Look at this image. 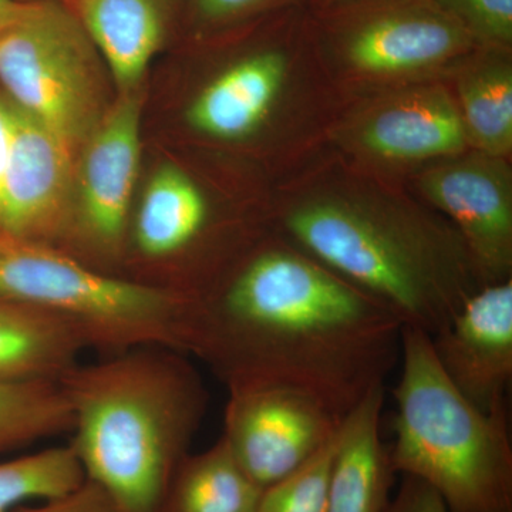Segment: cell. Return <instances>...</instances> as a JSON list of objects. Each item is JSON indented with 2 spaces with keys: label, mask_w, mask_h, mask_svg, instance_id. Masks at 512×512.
<instances>
[{
  "label": "cell",
  "mask_w": 512,
  "mask_h": 512,
  "mask_svg": "<svg viewBox=\"0 0 512 512\" xmlns=\"http://www.w3.org/2000/svg\"><path fill=\"white\" fill-rule=\"evenodd\" d=\"M10 512H123L103 488L86 480L73 493L56 500L43 501L37 507H20Z\"/></svg>",
  "instance_id": "26"
},
{
  "label": "cell",
  "mask_w": 512,
  "mask_h": 512,
  "mask_svg": "<svg viewBox=\"0 0 512 512\" xmlns=\"http://www.w3.org/2000/svg\"><path fill=\"white\" fill-rule=\"evenodd\" d=\"M59 383L86 480L123 512L163 511L207 413V387L190 356L138 346L79 362Z\"/></svg>",
  "instance_id": "2"
},
{
  "label": "cell",
  "mask_w": 512,
  "mask_h": 512,
  "mask_svg": "<svg viewBox=\"0 0 512 512\" xmlns=\"http://www.w3.org/2000/svg\"><path fill=\"white\" fill-rule=\"evenodd\" d=\"M214 234L207 198L174 164L151 175L128 225L124 261L146 269L140 284L185 299V272ZM121 264V265H123Z\"/></svg>",
  "instance_id": "12"
},
{
  "label": "cell",
  "mask_w": 512,
  "mask_h": 512,
  "mask_svg": "<svg viewBox=\"0 0 512 512\" xmlns=\"http://www.w3.org/2000/svg\"><path fill=\"white\" fill-rule=\"evenodd\" d=\"M350 146L387 163H417L466 153L468 138L457 101L440 84L387 94L357 114Z\"/></svg>",
  "instance_id": "14"
},
{
  "label": "cell",
  "mask_w": 512,
  "mask_h": 512,
  "mask_svg": "<svg viewBox=\"0 0 512 512\" xmlns=\"http://www.w3.org/2000/svg\"><path fill=\"white\" fill-rule=\"evenodd\" d=\"M187 355L225 387H285L346 417L400 360L403 323L292 242H265L188 299Z\"/></svg>",
  "instance_id": "1"
},
{
  "label": "cell",
  "mask_w": 512,
  "mask_h": 512,
  "mask_svg": "<svg viewBox=\"0 0 512 512\" xmlns=\"http://www.w3.org/2000/svg\"><path fill=\"white\" fill-rule=\"evenodd\" d=\"M286 0H185L184 12L195 29L211 32L237 25Z\"/></svg>",
  "instance_id": "25"
},
{
  "label": "cell",
  "mask_w": 512,
  "mask_h": 512,
  "mask_svg": "<svg viewBox=\"0 0 512 512\" xmlns=\"http://www.w3.org/2000/svg\"><path fill=\"white\" fill-rule=\"evenodd\" d=\"M458 392L484 412L507 402L512 379V281L484 285L446 328L430 336Z\"/></svg>",
  "instance_id": "13"
},
{
  "label": "cell",
  "mask_w": 512,
  "mask_h": 512,
  "mask_svg": "<svg viewBox=\"0 0 512 512\" xmlns=\"http://www.w3.org/2000/svg\"><path fill=\"white\" fill-rule=\"evenodd\" d=\"M72 426L59 382H0V454L70 433Z\"/></svg>",
  "instance_id": "21"
},
{
  "label": "cell",
  "mask_w": 512,
  "mask_h": 512,
  "mask_svg": "<svg viewBox=\"0 0 512 512\" xmlns=\"http://www.w3.org/2000/svg\"><path fill=\"white\" fill-rule=\"evenodd\" d=\"M323 10V43L360 79L429 76L480 47L433 0H339Z\"/></svg>",
  "instance_id": "7"
},
{
  "label": "cell",
  "mask_w": 512,
  "mask_h": 512,
  "mask_svg": "<svg viewBox=\"0 0 512 512\" xmlns=\"http://www.w3.org/2000/svg\"><path fill=\"white\" fill-rule=\"evenodd\" d=\"M339 430L301 467L265 488L256 512H328L330 471Z\"/></svg>",
  "instance_id": "23"
},
{
  "label": "cell",
  "mask_w": 512,
  "mask_h": 512,
  "mask_svg": "<svg viewBox=\"0 0 512 512\" xmlns=\"http://www.w3.org/2000/svg\"><path fill=\"white\" fill-rule=\"evenodd\" d=\"M19 2H36V0H19ZM59 2L70 3V0H59Z\"/></svg>",
  "instance_id": "31"
},
{
  "label": "cell",
  "mask_w": 512,
  "mask_h": 512,
  "mask_svg": "<svg viewBox=\"0 0 512 512\" xmlns=\"http://www.w3.org/2000/svg\"><path fill=\"white\" fill-rule=\"evenodd\" d=\"M10 138H12V106L0 90V191L8 164Z\"/></svg>",
  "instance_id": "28"
},
{
  "label": "cell",
  "mask_w": 512,
  "mask_h": 512,
  "mask_svg": "<svg viewBox=\"0 0 512 512\" xmlns=\"http://www.w3.org/2000/svg\"><path fill=\"white\" fill-rule=\"evenodd\" d=\"M10 106L12 138L0 191V237L62 248L73 222L79 156L35 117L12 101Z\"/></svg>",
  "instance_id": "10"
},
{
  "label": "cell",
  "mask_w": 512,
  "mask_h": 512,
  "mask_svg": "<svg viewBox=\"0 0 512 512\" xmlns=\"http://www.w3.org/2000/svg\"><path fill=\"white\" fill-rule=\"evenodd\" d=\"M478 46L511 49L512 0H433Z\"/></svg>",
  "instance_id": "24"
},
{
  "label": "cell",
  "mask_w": 512,
  "mask_h": 512,
  "mask_svg": "<svg viewBox=\"0 0 512 512\" xmlns=\"http://www.w3.org/2000/svg\"><path fill=\"white\" fill-rule=\"evenodd\" d=\"M457 106L468 146L507 158L512 150V66L510 50L477 47L454 66Z\"/></svg>",
  "instance_id": "19"
},
{
  "label": "cell",
  "mask_w": 512,
  "mask_h": 512,
  "mask_svg": "<svg viewBox=\"0 0 512 512\" xmlns=\"http://www.w3.org/2000/svg\"><path fill=\"white\" fill-rule=\"evenodd\" d=\"M384 384L346 414L330 471L328 512H386L393 470L382 440Z\"/></svg>",
  "instance_id": "17"
},
{
  "label": "cell",
  "mask_w": 512,
  "mask_h": 512,
  "mask_svg": "<svg viewBox=\"0 0 512 512\" xmlns=\"http://www.w3.org/2000/svg\"><path fill=\"white\" fill-rule=\"evenodd\" d=\"M288 72V53L279 47H262L239 57L194 97L187 109L188 124L217 140H244L274 110Z\"/></svg>",
  "instance_id": "16"
},
{
  "label": "cell",
  "mask_w": 512,
  "mask_h": 512,
  "mask_svg": "<svg viewBox=\"0 0 512 512\" xmlns=\"http://www.w3.org/2000/svg\"><path fill=\"white\" fill-rule=\"evenodd\" d=\"M420 191L453 221L484 285L511 279L512 175L503 157L474 150L424 171Z\"/></svg>",
  "instance_id": "11"
},
{
  "label": "cell",
  "mask_w": 512,
  "mask_h": 512,
  "mask_svg": "<svg viewBox=\"0 0 512 512\" xmlns=\"http://www.w3.org/2000/svg\"><path fill=\"white\" fill-rule=\"evenodd\" d=\"M400 360L393 470L429 485L448 512H512L507 402L490 412L468 402L419 329L403 328Z\"/></svg>",
  "instance_id": "4"
},
{
  "label": "cell",
  "mask_w": 512,
  "mask_h": 512,
  "mask_svg": "<svg viewBox=\"0 0 512 512\" xmlns=\"http://www.w3.org/2000/svg\"><path fill=\"white\" fill-rule=\"evenodd\" d=\"M281 225L295 247L429 336L484 286L456 229L390 202L319 195L291 205Z\"/></svg>",
  "instance_id": "3"
},
{
  "label": "cell",
  "mask_w": 512,
  "mask_h": 512,
  "mask_svg": "<svg viewBox=\"0 0 512 512\" xmlns=\"http://www.w3.org/2000/svg\"><path fill=\"white\" fill-rule=\"evenodd\" d=\"M84 483L86 474L70 443L0 461V512L30 500L62 498Z\"/></svg>",
  "instance_id": "22"
},
{
  "label": "cell",
  "mask_w": 512,
  "mask_h": 512,
  "mask_svg": "<svg viewBox=\"0 0 512 512\" xmlns=\"http://www.w3.org/2000/svg\"><path fill=\"white\" fill-rule=\"evenodd\" d=\"M144 100L146 86L117 94L77 158L73 222L60 249L109 274L123 264Z\"/></svg>",
  "instance_id": "8"
},
{
  "label": "cell",
  "mask_w": 512,
  "mask_h": 512,
  "mask_svg": "<svg viewBox=\"0 0 512 512\" xmlns=\"http://www.w3.org/2000/svg\"><path fill=\"white\" fill-rule=\"evenodd\" d=\"M0 296L72 323L101 355L165 346L187 355V299L40 242L0 237Z\"/></svg>",
  "instance_id": "5"
},
{
  "label": "cell",
  "mask_w": 512,
  "mask_h": 512,
  "mask_svg": "<svg viewBox=\"0 0 512 512\" xmlns=\"http://www.w3.org/2000/svg\"><path fill=\"white\" fill-rule=\"evenodd\" d=\"M221 439L262 490L325 446L345 417L315 397L285 387H229Z\"/></svg>",
  "instance_id": "9"
},
{
  "label": "cell",
  "mask_w": 512,
  "mask_h": 512,
  "mask_svg": "<svg viewBox=\"0 0 512 512\" xmlns=\"http://www.w3.org/2000/svg\"><path fill=\"white\" fill-rule=\"evenodd\" d=\"M386 512H448L443 500L429 485L417 478L404 476L399 493L390 501Z\"/></svg>",
  "instance_id": "27"
},
{
  "label": "cell",
  "mask_w": 512,
  "mask_h": 512,
  "mask_svg": "<svg viewBox=\"0 0 512 512\" xmlns=\"http://www.w3.org/2000/svg\"><path fill=\"white\" fill-rule=\"evenodd\" d=\"M339 2V0H318V3L322 8H326V6L333 5V3Z\"/></svg>",
  "instance_id": "30"
},
{
  "label": "cell",
  "mask_w": 512,
  "mask_h": 512,
  "mask_svg": "<svg viewBox=\"0 0 512 512\" xmlns=\"http://www.w3.org/2000/svg\"><path fill=\"white\" fill-rule=\"evenodd\" d=\"M20 5H22V2H19V0H0V30L15 19Z\"/></svg>",
  "instance_id": "29"
},
{
  "label": "cell",
  "mask_w": 512,
  "mask_h": 512,
  "mask_svg": "<svg viewBox=\"0 0 512 512\" xmlns=\"http://www.w3.org/2000/svg\"><path fill=\"white\" fill-rule=\"evenodd\" d=\"M69 5L99 49L119 94L144 86L185 0H70Z\"/></svg>",
  "instance_id": "15"
},
{
  "label": "cell",
  "mask_w": 512,
  "mask_h": 512,
  "mask_svg": "<svg viewBox=\"0 0 512 512\" xmlns=\"http://www.w3.org/2000/svg\"><path fill=\"white\" fill-rule=\"evenodd\" d=\"M87 350L72 323L0 296V382H59Z\"/></svg>",
  "instance_id": "18"
},
{
  "label": "cell",
  "mask_w": 512,
  "mask_h": 512,
  "mask_svg": "<svg viewBox=\"0 0 512 512\" xmlns=\"http://www.w3.org/2000/svg\"><path fill=\"white\" fill-rule=\"evenodd\" d=\"M262 493L220 437L185 457L161 512H256Z\"/></svg>",
  "instance_id": "20"
},
{
  "label": "cell",
  "mask_w": 512,
  "mask_h": 512,
  "mask_svg": "<svg viewBox=\"0 0 512 512\" xmlns=\"http://www.w3.org/2000/svg\"><path fill=\"white\" fill-rule=\"evenodd\" d=\"M0 90L77 156L117 96L92 37L59 0L22 2L0 30Z\"/></svg>",
  "instance_id": "6"
}]
</instances>
